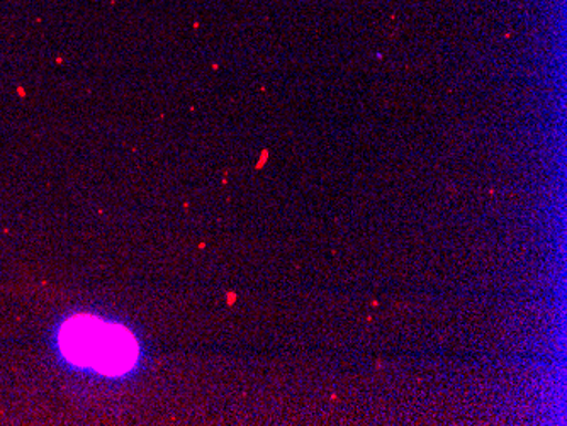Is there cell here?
I'll use <instances>...</instances> for the list:
<instances>
[{
	"label": "cell",
	"instance_id": "cell-1",
	"mask_svg": "<svg viewBox=\"0 0 567 426\" xmlns=\"http://www.w3.org/2000/svg\"><path fill=\"white\" fill-rule=\"evenodd\" d=\"M60 346L73 364L91 365L102 374H123L138 359L132 333L91 316L70 320L60 332Z\"/></svg>",
	"mask_w": 567,
	"mask_h": 426
}]
</instances>
